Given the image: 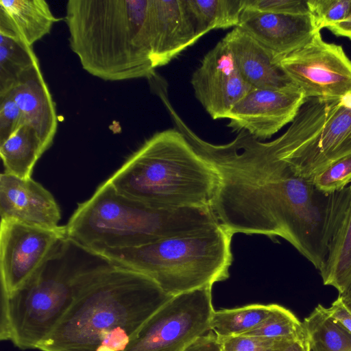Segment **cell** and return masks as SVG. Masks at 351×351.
<instances>
[{
    "label": "cell",
    "instance_id": "6da1fadb",
    "mask_svg": "<svg viewBox=\"0 0 351 351\" xmlns=\"http://www.w3.org/2000/svg\"><path fill=\"white\" fill-rule=\"evenodd\" d=\"M184 135L218 173L211 208L219 224L232 234L282 237L322 269L345 189L329 194L319 191L278 156L271 141L245 132L225 144L209 143L191 129Z\"/></svg>",
    "mask_w": 351,
    "mask_h": 351
},
{
    "label": "cell",
    "instance_id": "7a4b0ae2",
    "mask_svg": "<svg viewBox=\"0 0 351 351\" xmlns=\"http://www.w3.org/2000/svg\"><path fill=\"white\" fill-rule=\"evenodd\" d=\"M171 296L148 276L112 263L82 290L40 351H124Z\"/></svg>",
    "mask_w": 351,
    "mask_h": 351
},
{
    "label": "cell",
    "instance_id": "3957f363",
    "mask_svg": "<svg viewBox=\"0 0 351 351\" xmlns=\"http://www.w3.org/2000/svg\"><path fill=\"white\" fill-rule=\"evenodd\" d=\"M148 0H69L64 20L83 69L105 81L155 73L146 29Z\"/></svg>",
    "mask_w": 351,
    "mask_h": 351
},
{
    "label": "cell",
    "instance_id": "277c9868",
    "mask_svg": "<svg viewBox=\"0 0 351 351\" xmlns=\"http://www.w3.org/2000/svg\"><path fill=\"white\" fill-rule=\"evenodd\" d=\"M110 262L65 237L15 292L1 295L0 339L36 349L82 290Z\"/></svg>",
    "mask_w": 351,
    "mask_h": 351
},
{
    "label": "cell",
    "instance_id": "5b68a950",
    "mask_svg": "<svg viewBox=\"0 0 351 351\" xmlns=\"http://www.w3.org/2000/svg\"><path fill=\"white\" fill-rule=\"evenodd\" d=\"M219 223L211 208H165L119 193L108 181L78 204L66 237L95 252L152 243Z\"/></svg>",
    "mask_w": 351,
    "mask_h": 351
},
{
    "label": "cell",
    "instance_id": "8992f818",
    "mask_svg": "<svg viewBox=\"0 0 351 351\" xmlns=\"http://www.w3.org/2000/svg\"><path fill=\"white\" fill-rule=\"evenodd\" d=\"M107 181L125 196L165 208H211L219 184L213 166L176 128L153 134Z\"/></svg>",
    "mask_w": 351,
    "mask_h": 351
},
{
    "label": "cell",
    "instance_id": "52a82bcc",
    "mask_svg": "<svg viewBox=\"0 0 351 351\" xmlns=\"http://www.w3.org/2000/svg\"><path fill=\"white\" fill-rule=\"evenodd\" d=\"M234 234L222 225L134 247L95 253L114 265L141 273L174 296L227 280L233 261Z\"/></svg>",
    "mask_w": 351,
    "mask_h": 351
},
{
    "label": "cell",
    "instance_id": "ba28073f",
    "mask_svg": "<svg viewBox=\"0 0 351 351\" xmlns=\"http://www.w3.org/2000/svg\"><path fill=\"white\" fill-rule=\"evenodd\" d=\"M271 142L298 175L312 180L351 154V93L306 98L288 129Z\"/></svg>",
    "mask_w": 351,
    "mask_h": 351
},
{
    "label": "cell",
    "instance_id": "9c48e42d",
    "mask_svg": "<svg viewBox=\"0 0 351 351\" xmlns=\"http://www.w3.org/2000/svg\"><path fill=\"white\" fill-rule=\"evenodd\" d=\"M212 287L171 298L145 321L124 351H184L210 330Z\"/></svg>",
    "mask_w": 351,
    "mask_h": 351
},
{
    "label": "cell",
    "instance_id": "30bf717a",
    "mask_svg": "<svg viewBox=\"0 0 351 351\" xmlns=\"http://www.w3.org/2000/svg\"><path fill=\"white\" fill-rule=\"evenodd\" d=\"M278 63L306 98L341 97L351 93V60L342 46L324 40L320 31Z\"/></svg>",
    "mask_w": 351,
    "mask_h": 351
},
{
    "label": "cell",
    "instance_id": "8fae6325",
    "mask_svg": "<svg viewBox=\"0 0 351 351\" xmlns=\"http://www.w3.org/2000/svg\"><path fill=\"white\" fill-rule=\"evenodd\" d=\"M65 237V226L48 229L1 220V295L18 290Z\"/></svg>",
    "mask_w": 351,
    "mask_h": 351
},
{
    "label": "cell",
    "instance_id": "7c38bea8",
    "mask_svg": "<svg viewBox=\"0 0 351 351\" xmlns=\"http://www.w3.org/2000/svg\"><path fill=\"white\" fill-rule=\"evenodd\" d=\"M306 98L299 88H252L230 110L227 125L263 141L291 123Z\"/></svg>",
    "mask_w": 351,
    "mask_h": 351
},
{
    "label": "cell",
    "instance_id": "4fadbf2b",
    "mask_svg": "<svg viewBox=\"0 0 351 351\" xmlns=\"http://www.w3.org/2000/svg\"><path fill=\"white\" fill-rule=\"evenodd\" d=\"M191 83L196 99L213 119H227L233 106L252 88L223 38L204 56Z\"/></svg>",
    "mask_w": 351,
    "mask_h": 351
},
{
    "label": "cell",
    "instance_id": "5bb4252c",
    "mask_svg": "<svg viewBox=\"0 0 351 351\" xmlns=\"http://www.w3.org/2000/svg\"><path fill=\"white\" fill-rule=\"evenodd\" d=\"M146 29L155 69L201 38L184 0H148Z\"/></svg>",
    "mask_w": 351,
    "mask_h": 351
},
{
    "label": "cell",
    "instance_id": "9a60e30c",
    "mask_svg": "<svg viewBox=\"0 0 351 351\" xmlns=\"http://www.w3.org/2000/svg\"><path fill=\"white\" fill-rule=\"evenodd\" d=\"M1 220L48 229L59 227L61 213L51 193L31 178L0 175Z\"/></svg>",
    "mask_w": 351,
    "mask_h": 351
},
{
    "label": "cell",
    "instance_id": "2e32d148",
    "mask_svg": "<svg viewBox=\"0 0 351 351\" xmlns=\"http://www.w3.org/2000/svg\"><path fill=\"white\" fill-rule=\"evenodd\" d=\"M238 27L259 42L278 62L304 47L319 31L310 13L283 14L246 8Z\"/></svg>",
    "mask_w": 351,
    "mask_h": 351
},
{
    "label": "cell",
    "instance_id": "e0dca14e",
    "mask_svg": "<svg viewBox=\"0 0 351 351\" xmlns=\"http://www.w3.org/2000/svg\"><path fill=\"white\" fill-rule=\"evenodd\" d=\"M223 39L229 46L241 75L252 88H298L272 55L239 27H234Z\"/></svg>",
    "mask_w": 351,
    "mask_h": 351
},
{
    "label": "cell",
    "instance_id": "ac0fdd59",
    "mask_svg": "<svg viewBox=\"0 0 351 351\" xmlns=\"http://www.w3.org/2000/svg\"><path fill=\"white\" fill-rule=\"evenodd\" d=\"M12 92L25 124L34 130L44 151H47L53 143L58 117L40 64L26 72Z\"/></svg>",
    "mask_w": 351,
    "mask_h": 351
},
{
    "label": "cell",
    "instance_id": "d6986e66",
    "mask_svg": "<svg viewBox=\"0 0 351 351\" xmlns=\"http://www.w3.org/2000/svg\"><path fill=\"white\" fill-rule=\"evenodd\" d=\"M58 21L45 0H0V33L31 47Z\"/></svg>",
    "mask_w": 351,
    "mask_h": 351
},
{
    "label": "cell",
    "instance_id": "ffe728a7",
    "mask_svg": "<svg viewBox=\"0 0 351 351\" xmlns=\"http://www.w3.org/2000/svg\"><path fill=\"white\" fill-rule=\"evenodd\" d=\"M323 283L341 293L351 281V183L333 230L325 263L319 271Z\"/></svg>",
    "mask_w": 351,
    "mask_h": 351
},
{
    "label": "cell",
    "instance_id": "44dd1931",
    "mask_svg": "<svg viewBox=\"0 0 351 351\" xmlns=\"http://www.w3.org/2000/svg\"><path fill=\"white\" fill-rule=\"evenodd\" d=\"M45 152L34 130L25 124L0 145L5 172L21 178H31L35 164Z\"/></svg>",
    "mask_w": 351,
    "mask_h": 351
},
{
    "label": "cell",
    "instance_id": "7402d4cb",
    "mask_svg": "<svg viewBox=\"0 0 351 351\" xmlns=\"http://www.w3.org/2000/svg\"><path fill=\"white\" fill-rule=\"evenodd\" d=\"M308 351H351V333L318 304L302 322Z\"/></svg>",
    "mask_w": 351,
    "mask_h": 351
},
{
    "label": "cell",
    "instance_id": "603a6c76",
    "mask_svg": "<svg viewBox=\"0 0 351 351\" xmlns=\"http://www.w3.org/2000/svg\"><path fill=\"white\" fill-rule=\"evenodd\" d=\"M200 37L215 29L239 25L245 0H184Z\"/></svg>",
    "mask_w": 351,
    "mask_h": 351
},
{
    "label": "cell",
    "instance_id": "cb8c5ba5",
    "mask_svg": "<svg viewBox=\"0 0 351 351\" xmlns=\"http://www.w3.org/2000/svg\"><path fill=\"white\" fill-rule=\"evenodd\" d=\"M38 64L32 47L0 33V97L10 92L26 72Z\"/></svg>",
    "mask_w": 351,
    "mask_h": 351
},
{
    "label": "cell",
    "instance_id": "d4e9b609",
    "mask_svg": "<svg viewBox=\"0 0 351 351\" xmlns=\"http://www.w3.org/2000/svg\"><path fill=\"white\" fill-rule=\"evenodd\" d=\"M273 308L274 304H252L215 310L210 330L220 338L245 334L259 326L269 315Z\"/></svg>",
    "mask_w": 351,
    "mask_h": 351
},
{
    "label": "cell",
    "instance_id": "484cf974",
    "mask_svg": "<svg viewBox=\"0 0 351 351\" xmlns=\"http://www.w3.org/2000/svg\"><path fill=\"white\" fill-rule=\"evenodd\" d=\"M303 331L302 322L290 310L274 304L269 315L256 328L243 335L277 338L293 337Z\"/></svg>",
    "mask_w": 351,
    "mask_h": 351
},
{
    "label": "cell",
    "instance_id": "4316f807",
    "mask_svg": "<svg viewBox=\"0 0 351 351\" xmlns=\"http://www.w3.org/2000/svg\"><path fill=\"white\" fill-rule=\"evenodd\" d=\"M306 4L319 31L341 22L351 14V0H308Z\"/></svg>",
    "mask_w": 351,
    "mask_h": 351
},
{
    "label": "cell",
    "instance_id": "83f0119b",
    "mask_svg": "<svg viewBox=\"0 0 351 351\" xmlns=\"http://www.w3.org/2000/svg\"><path fill=\"white\" fill-rule=\"evenodd\" d=\"M311 180L324 193H333L345 189L351 183V154L330 164Z\"/></svg>",
    "mask_w": 351,
    "mask_h": 351
},
{
    "label": "cell",
    "instance_id": "f1b7e54d",
    "mask_svg": "<svg viewBox=\"0 0 351 351\" xmlns=\"http://www.w3.org/2000/svg\"><path fill=\"white\" fill-rule=\"evenodd\" d=\"M292 337L271 338L242 335L219 338L224 351H283Z\"/></svg>",
    "mask_w": 351,
    "mask_h": 351
},
{
    "label": "cell",
    "instance_id": "f546056e",
    "mask_svg": "<svg viewBox=\"0 0 351 351\" xmlns=\"http://www.w3.org/2000/svg\"><path fill=\"white\" fill-rule=\"evenodd\" d=\"M24 124L23 114L12 90L0 97V145Z\"/></svg>",
    "mask_w": 351,
    "mask_h": 351
},
{
    "label": "cell",
    "instance_id": "4dcf8cb0",
    "mask_svg": "<svg viewBox=\"0 0 351 351\" xmlns=\"http://www.w3.org/2000/svg\"><path fill=\"white\" fill-rule=\"evenodd\" d=\"M245 8L274 14H309L306 1L303 0H245Z\"/></svg>",
    "mask_w": 351,
    "mask_h": 351
},
{
    "label": "cell",
    "instance_id": "1f68e13d",
    "mask_svg": "<svg viewBox=\"0 0 351 351\" xmlns=\"http://www.w3.org/2000/svg\"><path fill=\"white\" fill-rule=\"evenodd\" d=\"M327 311L333 319L351 333V308L341 295H338Z\"/></svg>",
    "mask_w": 351,
    "mask_h": 351
},
{
    "label": "cell",
    "instance_id": "d6a6232c",
    "mask_svg": "<svg viewBox=\"0 0 351 351\" xmlns=\"http://www.w3.org/2000/svg\"><path fill=\"white\" fill-rule=\"evenodd\" d=\"M184 351H224L218 336L213 331L197 337Z\"/></svg>",
    "mask_w": 351,
    "mask_h": 351
},
{
    "label": "cell",
    "instance_id": "836d02e7",
    "mask_svg": "<svg viewBox=\"0 0 351 351\" xmlns=\"http://www.w3.org/2000/svg\"><path fill=\"white\" fill-rule=\"evenodd\" d=\"M283 351H308V343L304 330L290 339Z\"/></svg>",
    "mask_w": 351,
    "mask_h": 351
},
{
    "label": "cell",
    "instance_id": "e575fe53",
    "mask_svg": "<svg viewBox=\"0 0 351 351\" xmlns=\"http://www.w3.org/2000/svg\"><path fill=\"white\" fill-rule=\"evenodd\" d=\"M337 36H342L351 40V14L341 22L327 28Z\"/></svg>",
    "mask_w": 351,
    "mask_h": 351
},
{
    "label": "cell",
    "instance_id": "d590c367",
    "mask_svg": "<svg viewBox=\"0 0 351 351\" xmlns=\"http://www.w3.org/2000/svg\"><path fill=\"white\" fill-rule=\"evenodd\" d=\"M339 295H341L345 302L350 306L351 308V281L348 285L346 288L341 293H339Z\"/></svg>",
    "mask_w": 351,
    "mask_h": 351
}]
</instances>
